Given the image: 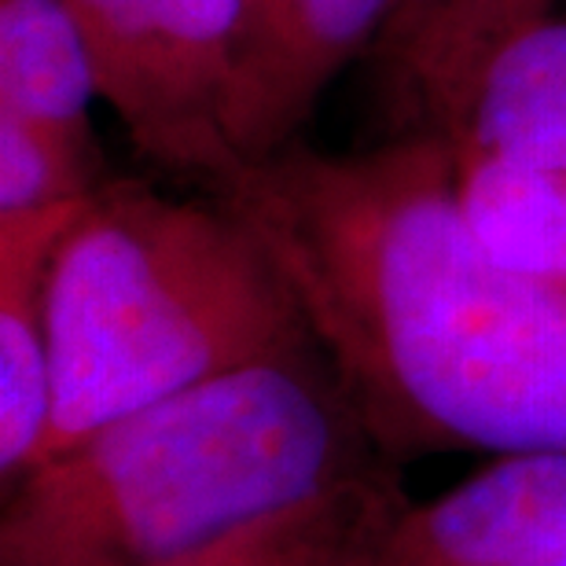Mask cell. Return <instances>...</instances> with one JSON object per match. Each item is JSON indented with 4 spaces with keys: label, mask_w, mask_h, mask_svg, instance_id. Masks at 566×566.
<instances>
[{
    "label": "cell",
    "mask_w": 566,
    "mask_h": 566,
    "mask_svg": "<svg viewBox=\"0 0 566 566\" xmlns=\"http://www.w3.org/2000/svg\"><path fill=\"white\" fill-rule=\"evenodd\" d=\"M207 191L269 247L390 457L566 449V291L485 247L446 133L294 140Z\"/></svg>",
    "instance_id": "1"
},
{
    "label": "cell",
    "mask_w": 566,
    "mask_h": 566,
    "mask_svg": "<svg viewBox=\"0 0 566 566\" xmlns=\"http://www.w3.org/2000/svg\"><path fill=\"white\" fill-rule=\"evenodd\" d=\"M382 457L313 343L122 416L4 485L0 566H163L382 474Z\"/></svg>",
    "instance_id": "2"
},
{
    "label": "cell",
    "mask_w": 566,
    "mask_h": 566,
    "mask_svg": "<svg viewBox=\"0 0 566 566\" xmlns=\"http://www.w3.org/2000/svg\"><path fill=\"white\" fill-rule=\"evenodd\" d=\"M49 343L55 405L41 460L213 376L313 346V335L232 207L107 180L55 243Z\"/></svg>",
    "instance_id": "3"
},
{
    "label": "cell",
    "mask_w": 566,
    "mask_h": 566,
    "mask_svg": "<svg viewBox=\"0 0 566 566\" xmlns=\"http://www.w3.org/2000/svg\"><path fill=\"white\" fill-rule=\"evenodd\" d=\"M93 52L99 99L155 166L202 180L232 177L224 137L243 0H66Z\"/></svg>",
    "instance_id": "4"
},
{
    "label": "cell",
    "mask_w": 566,
    "mask_h": 566,
    "mask_svg": "<svg viewBox=\"0 0 566 566\" xmlns=\"http://www.w3.org/2000/svg\"><path fill=\"white\" fill-rule=\"evenodd\" d=\"M357 566H566V449L504 452L398 507Z\"/></svg>",
    "instance_id": "5"
},
{
    "label": "cell",
    "mask_w": 566,
    "mask_h": 566,
    "mask_svg": "<svg viewBox=\"0 0 566 566\" xmlns=\"http://www.w3.org/2000/svg\"><path fill=\"white\" fill-rule=\"evenodd\" d=\"M405 0H243V44L224 107L240 166L283 151L332 77L390 30Z\"/></svg>",
    "instance_id": "6"
},
{
    "label": "cell",
    "mask_w": 566,
    "mask_h": 566,
    "mask_svg": "<svg viewBox=\"0 0 566 566\" xmlns=\"http://www.w3.org/2000/svg\"><path fill=\"white\" fill-rule=\"evenodd\" d=\"M556 4L559 0H405L379 38L387 88L409 118L405 133H446L493 52L556 15Z\"/></svg>",
    "instance_id": "7"
},
{
    "label": "cell",
    "mask_w": 566,
    "mask_h": 566,
    "mask_svg": "<svg viewBox=\"0 0 566 566\" xmlns=\"http://www.w3.org/2000/svg\"><path fill=\"white\" fill-rule=\"evenodd\" d=\"M77 207L0 221V471H4V485L22 479L44 457V441L52 430L49 265Z\"/></svg>",
    "instance_id": "8"
},
{
    "label": "cell",
    "mask_w": 566,
    "mask_h": 566,
    "mask_svg": "<svg viewBox=\"0 0 566 566\" xmlns=\"http://www.w3.org/2000/svg\"><path fill=\"white\" fill-rule=\"evenodd\" d=\"M99 82L66 0H0V118L104 163L93 133Z\"/></svg>",
    "instance_id": "9"
},
{
    "label": "cell",
    "mask_w": 566,
    "mask_h": 566,
    "mask_svg": "<svg viewBox=\"0 0 566 566\" xmlns=\"http://www.w3.org/2000/svg\"><path fill=\"white\" fill-rule=\"evenodd\" d=\"M446 137L566 169V15L541 19L493 52Z\"/></svg>",
    "instance_id": "10"
},
{
    "label": "cell",
    "mask_w": 566,
    "mask_h": 566,
    "mask_svg": "<svg viewBox=\"0 0 566 566\" xmlns=\"http://www.w3.org/2000/svg\"><path fill=\"white\" fill-rule=\"evenodd\" d=\"M398 507V490L382 471L247 523L163 566H357Z\"/></svg>",
    "instance_id": "11"
},
{
    "label": "cell",
    "mask_w": 566,
    "mask_h": 566,
    "mask_svg": "<svg viewBox=\"0 0 566 566\" xmlns=\"http://www.w3.org/2000/svg\"><path fill=\"white\" fill-rule=\"evenodd\" d=\"M449 144L460 202L485 247L566 291V169Z\"/></svg>",
    "instance_id": "12"
},
{
    "label": "cell",
    "mask_w": 566,
    "mask_h": 566,
    "mask_svg": "<svg viewBox=\"0 0 566 566\" xmlns=\"http://www.w3.org/2000/svg\"><path fill=\"white\" fill-rule=\"evenodd\" d=\"M107 180L104 163L22 122L0 118V221L77 207Z\"/></svg>",
    "instance_id": "13"
}]
</instances>
